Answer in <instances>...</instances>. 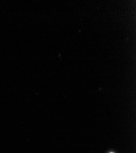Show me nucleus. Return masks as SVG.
Returning a JSON list of instances; mask_svg holds the SVG:
<instances>
[{
  "instance_id": "obj_1",
  "label": "nucleus",
  "mask_w": 136,
  "mask_h": 153,
  "mask_svg": "<svg viewBox=\"0 0 136 153\" xmlns=\"http://www.w3.org/2000/svg\"><path fill=\"white\" fill-rule=\"evenodd\" d=\"M110 153H114V152H110Z\"/></svg>"
}]
</instances>
